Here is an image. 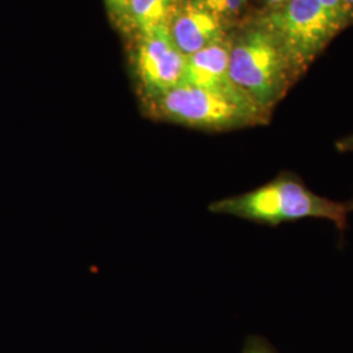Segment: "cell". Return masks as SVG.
<instances>
[{"label": "cell", "mask_w": 353, "mask_h": 353, "mask_svg": "<svg viewBox=\"0 0 353 353\" xmlns=\"http://www.w3.org/2000/svg\"><path fill=\"white\" fill-rule=\"evenodd\" d=\"M350 202H351V204H352V205H353V199H352V201H350Z\"/></svg>", "instance_id": "2e32d148"}, {"label": "cell", "mask_w": 353, "mask_h": 353, "mask_svg": "<svg viewBox=\"0 0 353 353\" xmlns=\"http://www.w3.org/2000/svg\"><path fill=\"white\" fill-rule=\"evenodd\" d=\"M182 83L204 88H239L229 77V38L189 55Z\"/></svg>", "instance_id": "52a82bcc"}, {"label": "cell", "mask_w": 353, "mask_h": 353, "mask_svg": "<svg viewBox=\"0 0 353 353\" xmlns=\"http://www.w3.org/2000/svg\"><path fill=\"white\" fill-rule=\"evenodd\" d=\"M223 20L199 0H182L168 29L176 48L189 57L227 39Z\"/></svg>", "instance_id": "8992f818"}, {"label": "cell", "mask_w": 353, "mask_h": 353, "mask_svg": "<svg viewBox=\"0 0 353 353\" xmlns=\"http://www.w3.org/2000/svg\"><path fill=\"white\" fill-rule=\"evenodd\" d=\"M296 70L276 34L259 19L229 38V77L267 113L288 92Z\"/></svg>", "instance_id": "3957f363"}, {"label": "cell", "mask_w": 353, "mask_h": 353, "mask_svg": "<svg viewBox=\"0 0 353 353\" xmlns=\"http://www.w3.org/2000/svg\"><path fill=\"white\" fill-rule=\"evenodd\" d=\"M243 353H275L274 350L263 339L250 336L245 343Z\"/></svg>", "instance_id": "7c38bea8"}, {"label": "cell", "mask_w": 353, "mask_h": 353, "mask_svg": "<svg viewBox=\"0 0 353 353\" xmlns=\"http://www.w3.org/2000/svg\"><path fill=\"white\" fill-rule=\"evenodd\" d=\"M344 1H345L351 8H353V0H344Z\"/></svg>", "instance_id": "9a60e30c"}, {"label": "cell", "mask_w": 353, "mask_h": 353, "mask_svg": "<svg viewBox=\"0 0 353 353\" xmlns=\"http://www.w3.org/2000/svg\"><path fill=\"white\" fill-rule=\"evenodd\" d=\"M208 210L212 214H228L270 227L303 219H325L343 233L353 205L351 202L321 196L293 173H283L256 189L214 201Z\"/></svg>", "instance_id": "6da1fadb"}, {"label": "cell", "mask_w": 353, "mask_h": 353, "mask_svg": "<svg viewBox=\"0 0 353 353\" xmlns=\"http://www.w3.org/2000/svg\"><path fill=\"white\" fill-rule=\"evenodd\" d=\"M114 24L122 32L128 33V1L130 0H103Z\"/></svg>", "instance_id": "8fae6325"}, {"label": "cell", "mask_w": 353, "mask_h": 353, "mask_svg": "<svg viewBox=\"0 0 353 353\" xmlns=\"http://www.w3.org/2000/svg\"><path fill=\"white\" fill-rule=\"evenodd\" d=\"M208 10L225 19L237 14L245 6L246 0H199Z\"/></svg>", "instance_id": "30bf717a"}, {"label": "cell", "mask_w": 353, "mask_h": 353, "mask_svg": "<svg viewBox=\"0 0 353 353\" xmlns=\"http://www.w3.org/2000/svg\"><path fill=\"white\" fill-rule=\"evenodd\" d=\"M261 20L276 34L297 74L341 30L318 0H290Z\"/></svg>", "instance_id": "277c9868"}, {"label": "cell", "mask_w": 353, "mask_h": 353, "mask_svg": "<svg viewBox=\"0 0 353 353\" xmlns=\"http://www.w3.org/2000/svg\"><path fill=\"white\" fill-rule=\"evenodd\" d=\"M336 148L341 152H353V134L339 140L336 143Z\"/></svg>", "instance_id": "4fadbf2b"}, {"label": "cell", "mask_w": 353, "mask_h": 353, "mask_svg": "<svg viewBox=\"0 0 353 353\" xmlns=\"http://www.w3.org/2000/svg\"><path fill=\"white\" fill-rule=\"evenodd\" d=\"M182 0H130L128 33L135 37L168 28Z\"/></svg>", "instance_id": "ba28073f"}, {"label": "cell", "mask_w": 353, "mask_h": 353, "mask_svg": "<svg viewBox=\"0 0 353 353\" xmlns=\"http://www.w3.org/2000/svg\"><path fill=\"white\" fill-rule=\"evenodd\" d=\"M328 14L334 19V21L341 26H348L353 20V8H351L344 0H318Z\"/></svg>", "instance_id": "9c48e42d"}, {"label": "cell", "mask_w": 353, "mask_h": 353, "mask_svg": "<svg viewBox=\"0 0 353 353\" xmlns=\"http://www.w3.org/2000/svg\"><path fill=\"white\" fill-rule=\"evenodd\" d=\"M141 108L154 121L203 131L259 126L271 115L240 88H204L186 83L141 101Z\"/></svg>", "instance_id": "7a4b0ae2"}, {"label": "cell", "mask_w": 353, "mask_h": 353, "mask_svg": "<svg viewBox=\"0 0 353 353\" xmlns=\"http://www.w3.org/2000/svg\"><path fill=\"white\" fill-rule=\"evenodd\" d=\"M261 1H263L265 6H268L271 8V11H275V10L284 7L290 0H261Z\"/></svg>", "instance_id": "5bb4252c"}, {"label": "cell", "mask_w": 353, "mask_h": 353, "mask_svg": "<svg viewBox=\"0 0 353 353\" xmlns=\"http://www.w3.org/2000/svg\"><path fill=\"white\" fill-rule=\"evenodd\" d=\"M188 57L176 48L168 28L137 36L132 67L140 100H151L183 81Z\"/></svg>", "instance_id": "5b68a950"}]
</instances>
